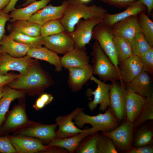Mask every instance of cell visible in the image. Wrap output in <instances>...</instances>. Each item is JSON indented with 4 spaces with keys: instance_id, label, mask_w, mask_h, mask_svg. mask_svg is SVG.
<instances>
[{
    "instance_id": "obj_1",
    "label": "cell",
    "mask_w": 153,
    "mask_h": 153,
    "mask_svg": "<svg viewBox=\"0 0 153 153\" xmlns=\"http://www.w3.org/2000/svg\"><path fill=\"white\" fill-rule=\"evenodd\" d=\"M62 17L60 19L65 31L70 34L81 20L94 17L103 19L108 13L102 7L93 4L88 5L79 0H68Z\"/></svg>"
},
{
    "instance_id": "obj_2",
    "label": "cell",
    "mask_w": 153,
    "mask_h": 153,
    "mask_svg": "<svg viewBox=\"0 0 153 153\" xmlns=\"http://www.w3.org/2000/svg\"><path fill=\"white\" fill-rule=\"evenodd\" d=\"M49 76L35 63L9 83V87L18 90H37L40 92L51 86Z\"/></svg>"
},
{
    "instance_id": "obj_3",
    "label": "cell",
    "mask_w": 153,
    "mask_h": 153,
    "mask_svg": "<svg viewBox=\"0 0 153 153\" xmlns=\"http://www.w3.org/2000/svg\"><path fill=\"white\" fill-rule=\"evenodd\" d=\"M91 55L93 74L97 75L99 79L106 82L119 81L122 83L119 71L95 41L92 47Z\"/></svg>"
},
{
    "instance_id": "obj_4",
    "label": "cell",
    "mask_w": 153,
    "mask_h": 153,
    "mask_svg": "<svg viewBox=\"0 0 153 153\" xmlns=\"http://www.w3.org/2000/svg\"><path fill=\"white\" fill-rule=\"evenodd\" d=\"M73 120L79 128H82L85 124H88L102 132L114 129L120 125V122L109 107L104 113L95 116L87 114L82 110L75 116Z\"/></svg>"
},
{
    "instance_id": "obj_5",
    "label": "cell",
    "mask_w": 153,
    "mask_h": 153,
    "mask_svg": "<svg viewBox=\"0 0 153 153\" xmlns=\"http://www.w3.org/2000/svg\"><path fill=\"white\" fill-rule=\"evenodd\" d=\"M114 36L111 27L102 22L97 25L94 28L92 38L98 42L104 52L118 71L119 62L114 44Z\"/></svg>"
},
{
    "instance_id": "obj_6",
    "label": "cell",
    "mask_w": 153,
    "mask_h": 153,
    "mask_svg": "<svg viewBox=\"0 0 153 153\" xmlns=\"http://www.w3.org/2000/svg\"><path fill=\"white\" fill-rule=\"evenodd\" d=\"M135 129L133 124L126 119L114 129L101 133L111 139L117 151L125 152L133 147Z\"/></svg>"
},
{
    "instance_id": "obj_7",
    "label": "cell",
    "mask_w": 153,
    "mask_h": 153,
    "mask_svg": "<svg viewBox=\"0 0 153 153\" xmlns=\"http://www.w3.org/2000/svg\"><path fill=\"white\" fill-rule=\"evenodd\" d=\"M103 19L94 17L80 20L70 34L75 44V48L86 50V46L92 39L94 27L102 23Z\"/></svg>"
},
{
    "instance_id": "obj_8",
    "label": "cell",
    "mask_w": 153,
    "mask_h": 153,
    "mask_svg": "<svg viewBox=\"0 0 153 153\" xmlns=\"http://www.w3.org/2000/svg\"><path fill=\"white\" fill-rule=\"evenodd\" d=\"M128 89L118 81L111 82L109 92V108L120 122L126 116V106Z\"/></svg>"
},
{
    "instance_id": "obj_9",
    "label": "cell",
    "mask_w": 153,
    "mask_h": 153,
    "mask_svg": "<svg viewBox=\"0 0 153 153\" xmlns=\"http://www.w3.org/2000/svg\"><path fill=\"white\" fill-rule=\"evenodd\" d=\"M90 80L97 84V87L94 91L91 89H88L87 91L88 96L92 95L94 96L93 99L88 104V108L90 111H92L99 105V111L105 112L110 106L109 95L110 84H107L93 75Z\"/></svg>"
},
{
    "instance_id": "obj_10",
    "label": "cell",
    "mask_w": 153,
    "mask_h": 153,
    "mask_svg": "<svg viewBox=\"0 0 153 153\" xmlns=\"http://www.w3.org/2000/svg\"><path fill=\"white\" fill-rule=\"evenodd\" d=\"M35 63V60L27 55L16 58L6 53H0V75H6L10 71L22 74Z\"/></svg>"
},
{
    "instance_id": "obj_11",
    "label": "cell",
    "mask_w": 153,
    "mask_h": 153,
    "mask_svg": "<svg viewBox=\"0 0 153 153\" xmlns=\"http://www.w3.org/2000/svg\"><path fill=\"white\" fill-rule=\"evenodd\" d=\"M8 137L17 153L50 152L53 149L52 146L44 145L42 141L33 137L22 135Z\"/></svg>"
},
{
    "instance_id": "obj_12",
    "label": "cell",
    "mask_w": 153,
    "mask_h": 153,
    "mask_svg": "<svg viewBox=\"0 0 153 153\" xmlns=\"http://www.w3.org/2000/svg\"><path fill=\"white\" fill-rule=\"evenodd\" d=\"M42 44L56 54H64L75 48V42L70 34L65 31L42 37Z\"/></svg>"
},
{
    "instance_id": "obj_13",
    "label": "cell",
    "mask_w": 153,
    "mask_h": 153,
    "mask_svg": "<svg viewBox=\"0 0 153 153\" xmlns=\"http://www.w3.org/2000/svg\"><path fill=\"white\" fill-rule=\"evenodd\" d=\"M83 109V108L77 107L70 113L56 117L55 122L58 128L56 131V137L67 138L86 130V129H81L77 127L73 120L75 116Z\"/></svg>"
},
{
    "instance_id": "obj_14",
    "label": "cell",
    "mask_w": 153,
    "mask_h": 153,
    "mask_svg": "<svg viewBox=\"0 0 153 153\" xmlns=\"http://www.w3.org/2000/svg\"><path fill=\"white\" fill-rule=\"evenodd\" d=\"M110 27L114 36L124 38L130 43L135 36L141 32L138 15L131 16L121 20Z\"/></svg>"
},
{
    "instance_id": "obj_15",
    "label": "cell",
    "mask_w": 153,
    "mask_h": 153,
    "mask_svg": "<svg viewBox=\"0 0 153 153\" xmlns=\"http://www.w3.org/2000/svg\"><path fill=\"white\" fill-rule=\"evenodd\" d=\"M118 69L122 82L127 85L141 72L143 68L140 57L133 55L120 62Z\"/></svg>"
},
{
    "instance_id": "obj_16",
    "label": "cell",
    "mask_w": 153,
    "mask_h": 153,
    "mask_svg": "<svg viewBox=\"0 0 153 153\" xmlns=\"http://www.w3.org/2000/svg\"><path fill=\"white\" fill-rule=\"evenodd\" d=\"M68 70L67 84L71 90L74 92L80 90L93 75L92 66L89 63L80 67H70Z\"/></svg>"
},
{
    "instance_id": "obj_17",
    "label": "cell",
    "mask_w": 153,
    "mask_h": 153,
    "mask_svg": "<svg viewBox=\"0 0 153 153\" xmlns=\"http://www.w3.org/2000/svg\"><path fill=\"white\" fill-rule=\"evenodd\" d=\"M68 0L63 1L61 4L54 6L47 5L40 9L31 16L28 20L42 26L49 21L60 20L68 3Z\"/></svg>"
},
{
    "instance_id": "obj_18",
    "label": "cell",
    "mask_w": 153,
    "mask_h": 153,
    "mask_svg": "<svg viewBox=\"0 0 153 153\" xmlns=\"http://www.w3.org/2000/svg\"><path fill=\"white\" fill-rule=\"evenodd\" d=\"M57 127L56 123L50 124H37L20 130L19 133L22 135L38 138L44 142H50L56 137L55 130Z\"/></svg>"
},
{
    "instance_id": "obj_19",
    "label": "cell",
    "mask_w": 153,
    "mask_h": 153,
    "mask_svg": "<svg viewBox=\"0 0 153 153\" xmlns=\"http://www.w3.org/2000/svg\"><path fill=\"white\" fill-rule=\"evenodd\" d=\"M127 88L126 119L133 124L140 113L144 102L145 97L130 88Z\"/></svg>"
},
{
    "instance_id": "obj_20",
    "label": "cell",
    "mask_w": 153,
    "mask_h": 153,
    "mask_svg": "<svg viewBox=\"0 0 153 153\" xmlns=\"http://www.w3.org/2000/svg\"><path fill=\"white\" fill-rule=\"evenodd\" d=\"M98 131L97 129L92 127L86 129L84 131L70 137L64 138L56 137L50 141L48 145L51 146H59L65 149L69 153H73L84 138Z\"/></svg>"
},
{
    "instance_id": "obj_21",
    "label": "cell",
    "mask_w": 153,
    "mask_h": 153,
    "mask_svg": "<svg viewBox=\"0 0 153 153\" xmlns=\"http://www.w3.org/2000/svg\"><path fill=\"white\" fill-rule=\"evenodd\" d=\"M152 75L143 69L127 87L145 97L153 94Z\"/></svg>"
},
{
    "instance_id": "obj_22",
    "label": "cell",
    "mask_w": 153,
    "mask_h": 153,
    "mask_svg": "<svg viewBox=\"0 0 153 153\" xmlns=\"http://www.w3.org/2000/svg\"><path fill=\"white\" fill-rule=\"evenodd\" d=\"M86 50L75 48L60 57L63 67L68 69L70 67L83 66L89 63L90 57Z\"/></svg>"
},
{
    "instance_id": "obj_23",
    "label": "cell",
    "mask_w": 153,
    "mask_h": 153,
    "mask_svg": "<svg viewBox=\"0 0 153 153\" xmlns=\"http://www.w3.org/2000/svg\"><path fill=\"white\" fill-rule=\"evenodd\" d=\"M29 121L24 107L18 105L10 112L3 127L5 131H10L28 124Z\"/></svg>"
},
{
    "instance_id": "obj_24",
    "label": "cell",
    "mask_w": 153,
    "mask_h": 153,
    "mask_svg": "<svg viewBox=\"0 0 153 153\" xmlns=\"http://www.w3.org/2000/svg\"><path fill=\"white\" fill-rule=\"evenodd\" d=\"M30 48L13 39L8 35H4L0 42V53H6L16 58L27 55Z\"/></svg>"
},
{
    "instance_id": "obj_25",
    "label": "cell",
    "mask_w": 153,
    "mask_h": 153,
    "mask_svg": "<svg viewBox=\"0 0 153 153\" xmlns=\"http://www.w3.org/2000/svg\"><path fill=\"white\" fill-rule=\"evenodd\" d=\"M26 55L32 58L48 62L54 66L55 70L57 72H61L62 70L60 57L57 54L45 46L30 48Z\"/></svg>"
},
{
    "instance_id": "obj_26",
    "label": "cell",
    "mask_w": 153,
    "mask_h": 153,
    "mask_svg": "<svg viewBox=\"0 0 153 153\" xmlns=\"http://www.w3.org/2000/svg\"><path fill=\"white\" fill-rule=\"evenodd\" d=\"M50 0H40L30 4L23 8H15L9 15L11 22L18 20H28L34 14L43 8L50 2Z\"/></svg>"
},
{
    "instance_id": "obj_27",
    "label": "cell",
    "mask_w": 153,
    "mask_h": 153,
    "mask_svg": "<svg viewBox=\"0 0 153 153\" xmlns=\"http://www.w3.org/2000/svg\"><path fill=\"white\" fill-rule=\"evenodd\" d=\"M146 9V8L144 5L134 3L122 12L114 14L107 13L103 19L102 23L106 26L111 27L121 20L131 16L138 15L141 12H144Z\"/></svg>"
},
{
    "instance_id": "obj_28",
    "label": "cell",
    "mask_w": 153,
    "mask_h": 153,
    "mask_svg": "<svg viewBox=\"0 0 153 153\" xmlns=\"http://www.w3.org/2000/svg\"><path fill=\"white\" fill-rule=\"evenodd\" d=\"M24 95L23 92L10 87L4 88L0 99V127L5 120L11 102L16 99L23 97Z\"/></svg>"
},
{
    "instance_id": "obj_29",
    "label": "cell",
    "mask_w": 153,
    "mask_h": 153,
    "mask_svg": "<svg viewBox=\"0 0 153 153\" xmlns=\"http://www.w3.org/2000/svg\"><path fill=\"white\" fill-rule=\"evenodd\" d=\"M41 26L28 20H18L12 22L10 25L11 31L33 37L40 35Z\"/></svg>"
},
{
    "instance_id": "obj_30",
    "label": "cell",
    "mask_w": 153,
    "mask_h": 153,
    "mask_svg": "<svg viewBox=\"0 0 153 153\" xmlns=\"http://www.w3.org/2000/svg\"><path fill=\"white\" fill-rule=\"evenodd\" d=\"M153 120V94L145 97L140 113L133 124L135 129L145 122Z\"/></svg>"
},
{
    "instance_id": "obj_31",
    "label": "cell",
    "mask_w": 153,
    "mask_h": 153,
    "mask_svg": "<svg viewBox=\"0 0 153 153\" xmlns=\"http://www.w3.org/2000/svg\"><path fill=\"white\" fill-rule=\"evenodd\" d=\"M133 137V147H138L152 145L153 131L147 126L140 128L136 132Z\"/></svg>"
},
{
    "instance_id": "obj_32",
    "label": "cell",
    "mask_w": 153,
    "mask_h": 153,
    "mask_svg": "<svg viewBox=\"0 0 153 153\" xmlns=\"http://www.w3.org/2000/svg\"><path fill=\"white\" fill-rule=\"evenodd\" d=\"M114 44L119 62L133 55L131 43L123 38L114 36Z\"/></svg>"
},
{
    "instance_id": "obj_33",
    "label": "cell",
    "mask_w": 153,
    "mask_h": 153,
    "mask_svg": "<svg viewBox=\"0 0 153 153\" xmlns=\"http://www.w3.org/2000/svg\"><path fill=\"white\" fill-rule=\"evenodd\" d=\"M139 26L141 32L151 46H153V22L144 12L138 15Z\"/></svg>"
},
{
    "instance_id": "obj_34",
    "label": "cell",
    "mask_w": 153,
    "mask_h": 153,
    "mask_svg": "<svg viewBox=\"0 0 153 153\" xmlns=\"http://www.w3.org/2000/svg\"><path fill=\"white\" fill-rule=\"evenodd\" d=\"M9 35L15 41L30 48L39 47L43 45L42 37L41 35L31 36L13 31H11Z\"/></svg>"
},
{
    "instance_id": "obj_35",
    "label": "cell",
    "mask_w": 153,
    "mask_h": 153,
    "mask_svg": "<svg viewBox=\"0 0 153 153\" xmlns=\"http://www.w3.org/2000/svg\"><path fill=\"white\" fill-rule=\"evenodd\" d=\"M98 132L84 138L75 152L78 153H98L97 149Z\"/></svg>"
},
{
    "instance_id": "obj_36",
    "label": "cell",
    "mask_w": 153,
    "mask_h": 153,
    "mask_svg": "<svg viewBox=\"0 0 153 153\" xmlns=\"http://www.w3.org/2000/svg\"><path fill=\"white\" fill-rule=\"evenodd\" d=\"M131 44L133 55L139 57L153 47L149 45L141 32L135 36Z\"/></svg>"
},
{
    "instance_id": "obj_37",
    "label": "cell",
    "mask_w": 153,
    "mask_h": 153,
    "mask_svg": "<svg viewBox=\"0 0 153 153\" xmlns=\"http://www.w3.org/2000/svg\"><path fill=\"white\" fill-rule=\"evenodd\" d=\"M65 31L64 27L60 20L49 21L41 26L40 35L45 37L56 34Z\"/></svg>"
},
{
    "instance_id": "obj_38",
    "label": "cell",
    "mask_w": 153,
    "mask_h": 153,
    "mask_svg": "<svg viewBox=\"0 0 153 153\" xmlns=\"http://www.w3.org/2000/svg\"><path fill=\"white\" fill-rule=\"evenodd\" d=\"M97 149L98 153H118L113 142L109 137L98 133Z\"/></svg>"
},
{
    "instance_id": "obj_39",
    "label": "cell",
    "mask_w": 153,
    "mask_h": 153,
    "mask_svg": "<svg viewBox=\"0 0 153 153\" xmlns=\"http://www.w3.org/2000/svg\"><path fill=\"white\" fill-rule=\"evenodd\" d=\"M143 69L151 75L153 73V47L139 57Z\"/></svg>"
},
{
    "instance_id": "obj_40",
    "label": "cell",
    "mask_w": 153,
    "mask_h": 153,
    "mask_svg": "<svg viewBox=\"0 0 153 153\" xmlns=\"http://www.w3.org/2000/svg\"><path fill=\"white\" fill-rule=\"evenodd\" d=\"M53 99L54 97L52 95L48 93L43 94L37 99L33 107L37 110L41 109L50 103Z\"/></svg>"
},
{
    "instance_id": "obj_41",
    "label": "cell",
    "mask_w": 153,
    "mask_h": 153,
    "mask_svg": "<svg viewBox=\"0 0 153 153\" xmlns=\"http://www.w3.org/2000/svg\"><path fill=\"white\" fill-rule=\"evenodd\" d=\"M100 1L118 8H127L137 0H99Z\"/></svg>"
},
{
    "instance_id": "obj_42",
    "label": "cell",
    "mask_w": 153,
    "mask_h": 153,
    "mask_svg": "<svg viewBox=\"0 0 153 153\" xmlns=\"http://www.w3.org/2000/svg\"><path fill=\"white\" fill-rule=\"evenodd\" d=\"M0 152L3 153H17L8 137H0Z\"/></svg>"
},
{
    "instance_id": "obj_43",
    "label": "cell",
    "mask_w": 153,
    "mask_h": 153,
    "mask_svg": "<svg viewBox=\"0 0 153 153\" xmlns=\"http://www.w3.org/2000/svg\"><path fill=\"white\" fill-rule=\"evenodd\" d=\"M10 20L9 15L0 10V42L5 33V26L7 22Z\"/></svg>"
},
{
    "instance_id": "obj_44",
    "label": "cell",
    "mask_w": 153,
    "mask_h": 153,
    "mask_svg": "<svg viewBox=\"0 0 153 153\" xmlns=\"http://www.w3.org/2000/svg\"><path fill=\"white\" fill-rule=\"evenodd\" d=\"M126 153H152L153 146L152 145H146L143 146L133 147L128 150L125 152Z\"/></svg>"
},
{
    "instance_id": "obj_45",
    "label": "cell",
    "mask_w": 153,
    "mask_h": 153,
    "mask_svg": "<svg viewBox=\"0 0 153 153\" xmlns=\"http://www.w3.org/2000/svg\"><path fill=\"white\" fill-rule=\"evenodd\" d=\"M19 75L13 73L0 75V87L8 84L17 77Z\"/></svg>"
},
{
    "instance_id": "obj_46",
    "label": "cell",
    "mask_w": 153,
    "mask_h": 153,
    "mask_svg": "<svg viewBox=\"0 0 153 153\" xmlns=\"http://www.w3.org/2000/svg\"><path fill=\"white\" fill-rule=\"evenodd\" d=\"M135 3L142 4L145 5L147 9L148 14H150L153 9V0H137Z\"/></svg>"
},
{
    "instance_id": "obj_47",
    "label": "cell",
    "mask_w": 153,
    "mask_h": 153,
    "mask_svg": "<svg viewBox=\"0 0 153 153\" xmlns=\"http://www.w3.org/2000/svg\"><path fill=\"white\" fill-rule=\"evenodd\" d=\"M18 0H10L7 6L2 10L3 11L8 13L14 10L16 8V5Z\"/></svg>"
},
{
    "instance_id": "obj_48",
    "label": "cell",
    "mask_w": 153,
    "mask_h": 153,
    "mask_svg": "<svg viewBox=\"0 0 153 153\" xmlns=\"http://www.w3.org/2000/svg\"><path fill=\"white\" fill-rule=\"evenodd\" d=\"M10 0H0V10H3L9 3Z\"/></svg>"
},
{
    "instance_id": "obj_49",
    "label": "cell",
    "mask_w": 153,
    "mask_h": 153,
    "mask_svg": "<svg viewBox=\"0 0 153 153\" xmlns=\"http://www.w3.org/2000/svg\"><path fill=\"white\" fill-rule=\"evenodd\" d=\"M37 0H26V1L21 5L20 7H26L32 3L37 1Z\"/></svg>"
},
{
    "instance_id": "obj_50",
    "label": "cell",
    "mask_w": 153,
    "mask_h": 153,
    "mask_svg": "<svg viewBox=\"0 0 153 153\" xmlns=\"http://www.w3.org/2000/svg\"><path fill=\"white\" fill-rule=\"evenodd\" d=\"M3 89V86L0 87V99L2 96Z\"/></svg>"
},
{
    "instance_id": "obj_51",
    "label": "cell",
    "mask_w": 153,
    "mask_h": 153,
    "mask_svg": "<svg viewBox=\"0 0 153 153\" xmlns=\"http://www.w3.org/2000/svg\"><path fill=\"white\" fill-rule=\"evenodd\" d=\"M84 3L86 4L90 2L92 0H79Z\"/></svg>"
}]
</instances>
